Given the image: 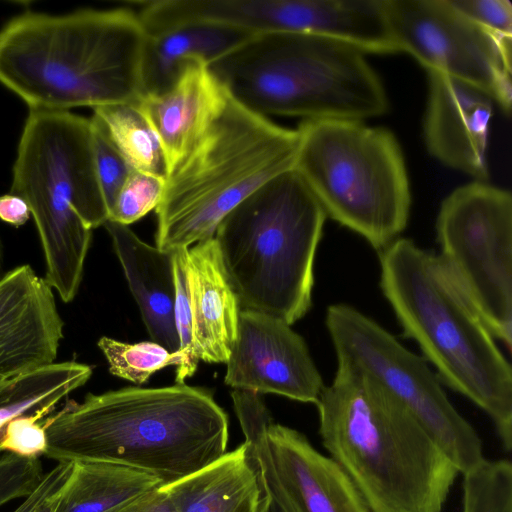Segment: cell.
Listing matches in <instances>:
<instances>
[{"instance_id": "28", "label": "cell", "mask_w": 512, "mask_h": 512, "mask_svg": "<svg viewBox=\"0 0 512 512\" xmlns=\"http://www.w3.org/2000/svg\"><path fill=\"white\" fill-rule=\"evenodd\" d=\"M90 122L97 177L109 214L118 192L133 169L116 148L100 118L93 114Z\"/></svg>"}, {"instance_id": "34", "label": "cell", "mask_w": 512, "mask_h": 512, "mask_svg": "<svg viewBox=\"0 0 512 512\" xmlns=\"http://www.w3.org/2000/svg\"><path fill=\"white\" fill-rule=\"evenodd\" d=\"M110 512H177L164 487L155 488Z\"/></svg>"}, {"instance_id": "23", "label": "cell", "mask_w": 512, "mask_h": 512, "mask_svg": "<svg viewBox=\"0 0 512 512\" xmlns=\"http://www.w3.org/2000/svg\"><path fill=\"white\" fill-rule=\"evenodd\" d=\"M93 111L133 170L167 179L168 167L160 138L140 100L102 106Z\"/></svg>"}, {"instance_id": "5", "label": "cell", "mask_w": 512, "mask_h": 512, "mask_svg": "<svg viewBox=\"0 0 512 512\" xmlns=\"http://www.w3.org/2000/svg\"><path fill=\"white\" fill-rule=\"evenodd\" d=\"M366 55L340 40L275 32L253 35L208 68L235 101L261 116L364 121L389 109Z\"/></svg>"}, {"instance_id": "21", "label": "cell", "mask_w": 512, "mask_h": 512, "mask_svg": "<svg viewBox=\"0 0 512 512\" xmlns=\"http://www.w3.org/2000/svg\"><path fill=\"white\" fill-rule=\"evenodd\" d=\"M252 36L237 28L205 22L148 35L142 65L143 96L167 90L189 65L200 62L208 66Z\"/></svg>"}, {"instance_id": "31", "label": "cell", "mask_w": 512, "mask_h": 512, "mask_svg": "<svg viewBox=\"0 0 512 512\" xmlns=\"http://www.w3.org/2000/svg\"><path fill=\"white\" fill-rule=\"evenodd\" d=\"M51 413L41 410L10 420L0 431V452L24 457L44 455L47 438L41 421Z\"/></svg>"}, {"instance_id": "37", "label": "cell", "mask_w": 512, "mask_h": 512, "mask_svg": "<svg viewBox=\"0 0 512 512\" xmlns=\"http://www.w3.org/2000/svg\"><path fill=\"white\" fill-rule=\"evenodd\" d=\"M16 379H13V380H3V381H0V403L3 401V399L5 398L6 396V393L10 387V385L15 381Z\"/></svg>"}, {"instance_id": "35", "label": "cell", "mask_w": 512, "mask_h": 512, "mask_svg": "<svg viewBox=\"0 0 512 512\" xmlns=\"http://www.w3.org/2000/svg\"><path fill=\"white\" fill-rule=\"evenodd\" d=\"M26 201L13 193L0 196V220L15 227L24 225L30 218Z\"/></svg>"}, {"instance_id": "22", "label": "cell", "mask_w": 512, "mask_h": 512, "mask_svg": "<svg viewBox=\"0 0 512 512\" xmlns=\"http://www.w3.org/2000/svg\"><path fill=\"white\" fill-rule=\"evenodd\" d=\"M163 487L153 475L110 462H73L56 512H110Z\"/></svg>"}, {"instance_id": "7", "label": "cell", "mask_w": 512, "mask_h": 512, "mask_svg": "<svg viewBox=\"0 0 512 512\" xmlns=\"http://www.w3.org/2000/svg\"><path fill=\"white\" fill-rule=\"evenodd\" d=\"M326 217L293 168L264 183L221 220L214 238L241 310L289 325L307 314Z\"/></svg>"}, {"instance_id": "4", "label": "cell", "mask_w": 512, "mask_h": 512, "mask_svg": "<svg viewBox=\"0 0 512 512\" xmlns=\"http://www.w3.org/2000/svg\"><path fill=\"white\" fill-rule=\"evenodd\" d=\"M380 288L440 382L468 398L512 447V369L440 257L398 237L379 251Z\"/></svg>"}, {"instance_id": "38", "label": "cell", "mask_w": 512, "mask_h": 512, "mask_svg": "<svg viewBox=\"0 0 512 512\" xmlns=\"http://www.w3.org/2000/svg\"><path fill=\"white\" fill-rule=\"evenodd\" d=\"M4 251H3V245L0 239V278L4 274Z\"/></svg>"}, {"instance_id": "12", "label": "cell", "mask_w": 512, "mask_h": 512, "mask_svg": "<svg viewBox=\"0 0 512 512\" xmlns=\"http://www.w3.org/2000/svg\"><path fill=\"white\" fill-rule=\"evenodd\" d=\"M398 52L427 72L462 81L488 95L509 115L511 47L460 14L449 0H384Z\"/></svg>"}, {"instance_id": "11", "label": "cell", "mask_w": 512, "mask_h": 512, "mask_svg": "<svg viewBox=\"0 0 512 512\" xmlns=\"http://www.w3.org/2000/svg\"><path fill=\"white\" fill-rule=\"evenodd\" d=\"M325 324L337 362L356 367L382 385L423 425L462 474L485 458L473 426L457 411L427 361L356 308L328 306Z\"/></svg>"}, {"instance_id": "17", "label": "cell", "mask_w": 512, "mask_h": 512, "mask_svg": "<svg viewBox=\"0 0 512 512\" xmlns=\"http://www.w3.org/2000/svg\"><path fill=\"white\" fill-rule=\"evenodd\" d=\"M184 275L194 358L226 364L236 342L241 308L214 237L186 248Z\"/></svg>"}, {"instance_id": "25", "label": "cell", "mask_w": 512, "mask_h": 512, "mask_svg": "<svg viewBox=\"0 0 512 512\" xmlns=\"http://www.w3.org/2000/svg\"><path fill=\"white\" fill-rule=\"evenodd\" d=\"M97 345L109 364V372L136 385L147 382L162 368L179 366L182 360L179 351L169 352L154 341L129 344L103 336Z\"/></svg>"}, {"instance_id": "13", "label": "cell", "mask_w": 512, "mask_h": 512, "mask_svg": "<svg viewBox=\"0 0 512 512\" xmlns=\"http://www.w3.org/2000/svg\"><path fill=\"white\" fill-rule=\"evenodd\" d=\"M231 397L265 489L282 512H369L343 469L305 435L274 422L261 394L234 389Z\"/></svg>"}, {"instance_id": "10", "label": "cell", "mask_w": 512, "mask_h": 512, "mask_svg": "<svg viewBox=\"0 0 512 512\" xmlns=\"http://www.w3.org/2000/svg\"><path fill=\"white\" fill-rule=\"evenodd\" d=\"M438 255L492 335L512 347V196L473 181L453 190L436 219Z\"/></svg>"}, {"instance_id": "27", "label": "cell", "mask_w": 512, "mask_h": 512, "mask_svg": "<svg viewBox=\"0 0 512 512\" xmlns=\"http://www.w3.org/2000/svg\"><path fill=\"white\" fill-rule=\"evenodd\" d=\"M166 180L157 176L133 170L109 211V220L130 225L160 204Z\"/></svg>"}, {"instance_id": "29", "label": "cell", "mask_w": 512, "mask_h": 512, "mask_svg": "<svg viewBox=\"0 0 512 512\" xmlns=\"http://www.w3.org/2000/svg\"><path fill=\"white\" fill-rule=\"evenodd\" d=\"M186 248L174 250V276H175V305L174 317L175 326L179 339V353L181 363L176 368L175 382L184 383L186 378L191 377L197 370L198 361L193 355L191 316L188 304V297L185 286L184 275V253Z\"/></svg>"}, {"instance_id": "18", "label": "cell", "mask_w": 512, "mask_h": 512, "mask_svg": "<svg viewBox=\"0 0 512 512\" xmlns=\"http://www.w3.org/2000/svg\"><path fill=\"white\" fill-rule=\"evenodd\" d=\"M228 97L208 66L196 62L167 90L140 99L141 107L160 138L168 175L205 133Z\"/></svg>"}, {"instance_id": "20", "label": "cell", "mask_w": 512, "mask_h": 512, "mask_svg": "<svg viewBox=\"0 0 512 512\" xmlns=\"http://www.w3.org/2000/svg\"><path fill=\"white\" fill-rule=\"evenodd\" d=\"M163 487L177 512H265L270 502L245 441L209 466Z\"/></svg>"}, {"instance_id": "6", "label": "cell", "mask_w": 512, "mask_h": 512, "mask_svg": "<svg viewBox=\"0 0 512 512\" xmlns=\"http://www.w3.org/2000/svg\"><path fill=\"white\" fill-rule=\"evenodd\" d=\"M11 193L29 206L44 278L64 303L78 294L92 229L108 220L90 119L68 110L29 109L13 165Z\"/></svg>"}, {"instance_id": "15", "label": "cell", "mask_w": 512, "mask_h": 512, "mask_svg": "<svg viewBox=\"0 0 512 512\" xmlns=\"http://www.w3.org/2000/svg\"><path fill=\"white\" fill-rule=\"evenodd\" d=\"M64 321L54 290L29 264L0 278V381L56 362Z\"/></svg>"}, {"instance_id": "36", "label": "cell", "mask_w": 512, "mask_h": 512, "mask_svg": "<svg viewBox=\"0 0 512 512\" xmlns=\"http://www.w3.org/2000/svg\"><path fill=\"white\" fill-rule=\"evenodd\" d=\"M63 487L41 502L32 512H56Z\"/></svg>"}, {"instance_id": "39", "label": "cell", "mask_w": 512, "mask_h": 512, "mask_svg": "<svg viewBox=\"0 0 512 512\" xmlns=\"http://www.w3.org/2000/svg\"><path fill=\"white\" fill-rule=\"evenodd\" d=\"M265 512H282L278 506L270 499V503L266 508Z\"/></svg>"}, {"instance_id": "16", "label": "cell", "mask_w": 512, "mask_h": 512, "mask_svg": "<svg viewBox=\"0 0 512 512\" xmlns=\"http://www.w3.org/2000/svg\"><path fill=\"white\" fill-rule=\"evenodd\" d=\"M427 74L424 138L428 151L444 165L486 182L493 100L452 77L437 72Z\"/></svg>"}, {"instance_id": "30", "label": "cell", "mask_w": 512, "mask_h": 512, "mask_svg": "<svg viewBox=\"0 0 512 512\" xmlns=\"http://www.w3.org/2000/svg\"><path fill=\"white\" fill-rule=\"evenodd\" d=\"M45 473L39 457L8 453L0 457V507L26 498L40 485Z\"/></svg>"}, {"instance_id": "32", "label": "cell", "mask_w": 512, "mask_h": 512, "mask_svg": "<svg viewBox=\"0 0 512 512\" xmlns=\"http://www.w3.org/2000/svg\"><path fill=\"white\" fill-rule=\"evenodd\" d=\"M449 3L497 40L512 45V4L509 0H449Z\"/></svg>"}, {"instance_id": "3", "label": "cell", "mask_w": 512, "mask_h": 512, "mask_svg": "<svg viewBox=\"0 0 512 512\" xmlns=\"http://www.w3.org/2000/svg\"><path fill=\"white\" fill-rule=\"evenodd\" d=\"M319 435L369 512H441L460 473L415 416L366 372L337 362Z\"/></svg>"}, {"instance_id": "1", "label": "cell", "mask_w": 512, "mask_h": 512, "mask_svg": "<svg viewBox=\"0 0 512 512\" xmlns=\"http://www.w3.org/2000/svg\"><path fill=\"white\" fill-rule=\"evenodd\" d=\"M44 455L59 462L129 466L173 484L226 453L228 417L212 394L176 383L67 399L41 421Z\"/></svg>"}, {"instance_id": "33", "label": "cell", "mask_w": 512, "mask_h": 512, "mask_svg": "<svg viewBox=\"0 0 512 512\" xmlns=\"http://www.w3.org/2000/svg\"><path fill=\"white\" fill-rule=\"evenodd\" d=\"M72 469V462H59L49 472L45 473L37 489L24 498V501L12 512H32L41 502L65 485Z\"/></svg>"}, {"instance_id": "8", "label": "cell", "mask_w": 512, "mask_h": 512, "mask_svg": "<svg viewBox=\"0 0 512 512\" xmlns=\"http://www.w3.org/2000/svg\"><path fill=\"white\" fill-rule=\"evenodd\" d=\"M299 132L247 109L230 95L205 133L169 173L156 247L188 248L214 237L221 220L264 183L293 169Z\"/></svg>"}, {"instance_id": "9", "label": "cell", "mask_w": 512, "mask_h": 512, "mask_svg": "<svg viewBox=\"0 0 512 512\" xmlns=\"http://www.w3.org/2000/svg\"><path fill=\"white\" fill-rule=\"evenodd\" d=\"M294 169L327 216L378 252L405 230L411 190L395 135L356 120H302Z\"/></svg>"}, {"instance_id": "24", "label": "cell", "mask_w": 512, "mask_h": 512, "mask_svg": "<svg viewBox=\"0 0 512 512\" xmlns=\"http://www.w3.org/2000/svg\"><path fill=\"white\" fill-rule=\"evenodd\" d=\"M87 382L84 369L75 361L55 362L17 378L0 403V431L13 418L56 405Z\"/></svg>"}, {"instance_id": "26", "label": "cell", "mask_w": 512, "mask_h": 512, "mask_svg": "<svg viewBox=\"0 0 512 512\" xmlns=\"http://www.w3.org/2000/svg\"><path fill=\"white\" fill-rule=\"evenodd\" d=\"M462 512H512V465L484 459L463 474Z\"/></svg>"}, {"instance_id": "19", "label": "cell", "mask_w": 512, "mask_h": 512, "mask_svg": "<svg viewBox=\"0 0 512 512\" xmlns=\"http://www.w3.org/2000/svg\"><path fill=\"white\" fill-rule=\"evenodd\" d=\"M103 226L150 337L169 352L178 351L174 250L164 251L147 244L127 225L108 219Z\"/></svg>"}, {"instance_id": "2", "label": "cell", "mask_w": 512, "mask_h": 512, "mask_svg": "<svg viewBox=\"0 0 512 512\" xmlns=\"http://www.w3.org/2000/svg\"><path fill=\"white\" fill-rule=\"evenodd\" d=\"M147 39L131 7L26 11L0 30V83L35 110L138 101Z\"/></svg>"}, {"instance_id": "14", "label": "cell", "mask_w": 512, "mask_h": 512, "mask_svg": "<svg viewBox=\"0 0 512 512\" xmlns=\"http://www.w3.org/2000/svg\"><path fill=\"white\" fill-rule=\"evenodd\" d=\"M225 384L316 404L325 385L304 338L283 320L241 310Z\"/></svg>"}]
</instances>
